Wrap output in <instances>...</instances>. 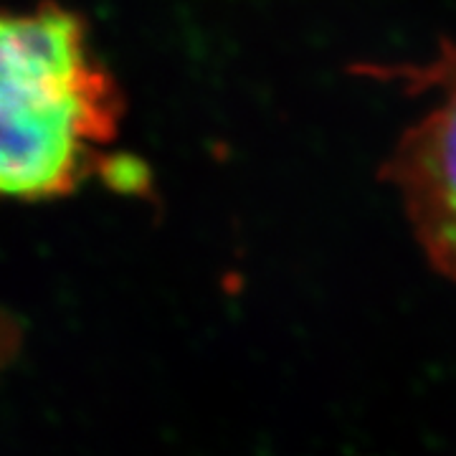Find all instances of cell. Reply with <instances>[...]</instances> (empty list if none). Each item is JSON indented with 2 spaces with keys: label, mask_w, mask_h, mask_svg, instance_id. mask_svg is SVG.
Instances as JSON below:
<instances>
[{
  "label": "cell",
  "mask_w": 456,
  "mask_h": 456,
  "mask_svg": "<svg viewBox=\"0 0 456 456\" xmlns=\"http://www.w3.org/2000/svg\"><path fill=\"white\" fill-rule=\"evenodd\" d=\"M355 77L398 84L439 102L401 132L378 178L401 198L416 244L434 272L456 284V41L441 38L416 64H355Z\"/></svg>",
  "instance_id": "7a4b0ae2"
},
{
  "label": "cell",
  "mask_w": 456,
  "mask_h": 456,
  "mask_svg": "<svg viewBox=\"0 0 456 456\" xmlns=\"http://www.w3.org/2000/svg\"><path fill=\"white\" fill-rule=\"evenodd\" d=\"M122 119L86 18L53 0L0 11V200L77 193L112 163Z\"/></svg>",
  "instance_id": "6da1fadb"
}]
</instances>
